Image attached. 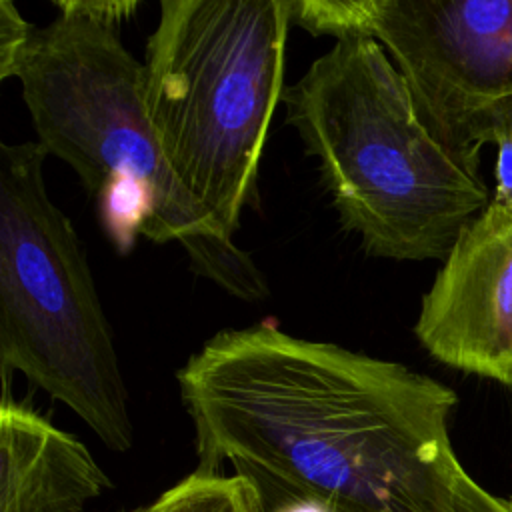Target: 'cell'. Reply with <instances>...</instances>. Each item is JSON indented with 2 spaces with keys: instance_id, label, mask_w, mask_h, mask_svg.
Here are the masks:
<instances>
[{
  "instance_id": "1",
  "label": "cell",
  "mask_w": 512,
  "mask_h": 512,
  "mask_svg": "<svg viewBox=\"0 0 512 512\" xmlns=\"http://www.w3.org/2000/svg\"><path fill=\"white\" fill-rule=\"evenodd\" d=\"M176 380L198 472L228 462L262 506L468 512L480 490L448 434L456 392L404 364L260 322L214 334Z\"/></svg>"
},
{
  "instance_id": "2",
  "label": "cell",
  "mask_w": 512,
  "mask_h": 512,
  "mask_svg": "<svg viewBox=\"0 0 512 512\" xmlns=\"http://www.w3.org/2000/svg\"><path fill=\"white\" fill-rule=\"evenodd\" d=\"M34 28L18 80L38 144L64 160L96 198L118 242L138 232L178 242L192 272L244 302L270 288L252 256L220 234L170 168L144 102V68L122 44L120 24L138 2L58 0Z\"/></svg>"
},
{
  "instance_id": "3",
  "label": "cell",
  "mask_w": 512,
  "mask_h": 512,
  "mask_svg": "<svg viewBox=\"0 0 512 512\" xmlns=\"http://www.w3.org/2000/svg\"><path fill=\"white\" fill-rule=\"evenodd\" d=\"M282 102L340 226L372 256L444 260L492 200L478 168L424 122L374 38L336 40Z\"/></svg>"
},
{
  "instance_id": "4",
  "label": "cell",
  "mask_w": 512,
  "mask_h": 512,
  "mask_svg": "<svg viewBox=\"0 0 512 512\" xmlns=\"http://www.w3.org/2000/svg\"><path fill=\"white\" fill-rule=\"evenodd\" d=\"M290 24L288 0H162L146 44L148 120L170 168L228 240L258 202Z\"/></svg>"
},
{
  "instance_id": "5",
  "label": "cell",
  "mask_w": 512,
  "mask_h": 512,
  "mask_svg": "<svg viewBox=\"0 0 512 512\" xmlns=\"http://www.w3.org/2000/svg\"><path fill=\"white\" fill-rule=\"evenodd\" d=\"M46 150L0 148V364L64 402L116 452L134 442L128 390L82 242L44 184Z\"/></svg>"
},
{
  "instance_id": "6",
  "label": "cell",
  "mask_w": 512,
  "mask_h": 512,
  "mask_svg": "<svg viewBox=\"0 0 512 512\" xmlns=\"http://www.w3.org/2000/svg\"><path fill=\"white\" fill-rule=\"evenodd\" d=\"M314 36L374 38L460 158L512 136V0H288Z\"/></svg>"
},
{
  "instance_id": "7",
  "label": "cell",
  "mask_w": 512,
  "mask_h": 512,
  "mask_svg": "<svg viewBox=\"0 0 512 512\" xmlns=\"http://www.w3.org/2000/svg\"><path fill=\"white\" fill-rule=\"evenodd\" d=\"M426 352L460 372L512 386V202L492 198L462 230L422 298Z\"/></svg>"
},
{
  "instance_id": "8",
  "label": "cell",
  "mask_w": 512,
  "mask_h": 512,
  "mask_svg": "<svg viewBox=\"0 0 512 512\" xmlns=\"http://www.w3.org/2000/svg\"><path fill=\"white\" fill-rule=\"evenodd\" d=\"M110 480L88 448L10 396L0 406V512H88Z\"/></svg>"
},
{
  "instance_id": "9",
  "label": "cell",
  "mask_w": 512,
  "mask_h": 512,
  "mask_svg": "<svg viewBox=\"0 0 512 512\" xmlns=\"http://www.w3.org/2000/svg\"><path fill=\"white\" fill-rule=\"evenodd\" d=\"M132 512H264L254 486L242 476L194 472L154 502Z\"/></svg>"
},
{
  "instance_id": "10",
  "label": "cell",
  "mask_w": 512,
  "mask_h": 512,
  "mask_svg": "<svg viewBox=\"0 0 512 512\" xmlns=\"http://www.w3.org/2000/svg\"><path fill=\"white\" fill-rule=\"evenodd\" d=\"M34 28L22 18L16 4L0 0V78L18 76L20 62L30 46Z\"/></svg>"
},
{
  "instance_id": "11",
  "label": "cell",
  "mask_w": 512,
  "mask_h": 512,
  "mask_svg": "<svg viewBox=\"0 0 512 512\" xmlns=\"http://www.w3.org/2000/svg\"><path fill=\"white\" fill-rule=\"evenodd\" d=\"M496 190L494 196L496 200H510L512 202V136L502 138L496 144Z\"/></svg>"
},
{
  "instance_id": "12",
  "label": "cell",
  "mask_w": 512,
  "mask_h": 512,
  "mask_svg": "<svg viewBox=\"0 0 512 512\" xmlns=\"http://www.w3.org/2000/svg\"><path fill=\"white\" fill-rule=\"evenodd\" d=\"M468 512H512V496H498L480 486Z\"/></svg>"
},
{
  "instance_id": "13",
  "label": "cell",
  "mask_w": 512,
  "mask_h": 512,
  "mask_svg": "<svg viewBox=\"0 0 512 512\" xmlns=\"http://www.w3.org/2000/svg\"><path fill=\"white\" fill-rule=\"evenodd\" d=\"M264 512H332L324 504L316 500H306V498H296V500H282L270 506H262Z\"/></svg>"
}]
</instances>
